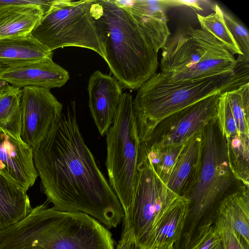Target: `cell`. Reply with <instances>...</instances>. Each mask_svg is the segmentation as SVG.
I'll return each mask as SVG.
<instances>
[{
    "label": "cell",
    "instance_id": "6da1fadb",
    "mask_svg": "<svg viewBox=\"0 0 249 249\" xmlns=\"http://www.w3.org/2000/svg\"><path fill=\"white\" fill-rule=\"evenodd\" d=\"M33 159L42 191L55 209L86 213L108 229L124 218L117 196L85 143L74 102L33 149Z\"/></svg>",
    "mask_w": 249,
    "mask_h": 249
},
{
    "label": "cell",
    "instance_id": "7a4b0ae2",
    "mask_svg": "<svg viewBox=\"0 0 249 249\" xmlns=\"http://www.w3.org/2000/svg\"><path fill=\"white\" fill-rule=\"evenodd\" d=\"M113 76L122 88L138 89L156 73L158 51L131 13L115 0H94L91 8Z\"/></svg>",
    "mask_w": 249,
    "mask_h": 249
},
{
    "label": "cell",
    "instance_id": "3957f363",
    "mask_svg": "<svg viewBox=\"0 0 249 249\" xmlns=\"http://www.w3.org/2000/svg\"><path fill=\"white\" fill-rule=\"evenodd\" d=\"M0 249H115L110 231L86 213L49 207L47 202L0 231Z\"/></svg>",
    "mask_w": 249,
    "mask_h": 249
},
{
    "label": "cell",
    "instance_id": "277c9868",
    "mask_svg": "<svg viewBox=\"0 0 249 249\" xmlns=\"http://www.w3.org/2000/svg\"><path fill=\"white\" fill-rule=\"evenodd\" d=\"M249 83V68L197 81L172 82L160 72L138 89L133 100L140 142L146 141L163 119L204 98L235 89Z\"/></svg>",
    "mask_w": 249,
    "mask_h": 249
},
{
    "label": "cell",
    "instance_id": "5b68a950",
    "mask_svg": "<svg viewBox=\"0 0 249 249\" xmlns=\"http://www.w3.org/2000/svg\"><path fill=\"white\" fill-rule=\"evenodd\" d=\"M161 50L160 72L172 82L231 73L244 63L238 62L220 41L201 28L178 32Z\"/></svg>",
    "mask_w": 249,
    "mask_h": 249
},
{
    "label": "cell",
    "instance_id": "8992f818",
    "mask_svg": "<svg viewBox=\"0 0 249 249\" xmlns=\"http://www.w3.org/2000/svg\"><path fill=\"white\" fill-rule=\"evenodd\" d=\"M128 92L123 93L112 124L106 134V161L109 183L117 196L124 215L131 205L138 178L140 141Z\"/></svg>",
    "mask_w": 249,
    "mask_h": 249
},
{
    "label": "cell",
    "instance_id": "52a82bcc",
    "mask_svg": "<svg viewBox=\"0 0 249 249\" xmlns=\"http://www.w3.org/2000/svg\"><path fill=\"white\" fill-rule=\"evenodd\" d=\"M201 168L198 182L188 199L190 201L186 236L200 224L208 222L207 216L235 179L228 162L226 139L217 117L203 129Z\"/></svg>",
    "mask_w": 249,
    "mask_h": 249
},
{
    "label": "cell",
    "instance_id": "ba28073f",
    "mask_svg": "<svg viewBox=\"0 0 249 249\" xmlns=\"http://www.w3.org/2000/svg\"><path fill=\"white\" fill-rule=\"evenodd\" d=\"M93 0H51L31 35L52 52L65 47H78L92 50L104 58L91 13Z\"/></svg>",
    "mask_w": 249,
    "mask_h": 249
},
{
    "label": "cell",
    "instance_id": "9c48e42d",
    "mask_svg": "<svg viewBox=\"0 0 249 249\" xmlns=\"http://www.w3.org/2000/svg\"><path fill=\"white\" fill-rule=\"evenodd\" d=\"M138 178L133 199L124 223L145 249L156 225L167 206L178 196L170 190L155 172L139 145Z\"/></svg>",
    "mask_w": 249,
    "mask_h": 249
},
{
    "label": "cell",
    "instance_id": "30bf717a",
    "mask_svg": "<svg viewBox=\"0 0 249 249\" xmlns=\"http://www.w3.org/2000/svg\"><path fill=\"white\" fill-rule=\"evenodd\" d=\"M216 93L178 110L161 121L144 142L160 145H181L217 116Z\"/></svg>",
    "mask_w": 249,
    "mask_h": 249
},
{
    "label": "cell",
    "instance_id": "8fae6325",
    "mask_svg": "<svg viewBox=\"0 0 249 249\" xmlns=\"http://www.w3.org/2000/svg\"><path fill=\"white\" fill-rule=\"evenodd\" d=\"M63 105L50 89L35 87L22 89L21 132L23 141L33 149L46 138L61 116Z\"/></svg>",
    "mask_w": 249,
    "mask_h": 249
},
{
    "label": "cell",
    "instance_id": "7c38bea8",
    "mask_svg": "<svg viewBox=\"0 0 249 249\" xmlns=\"http://www.w3.org/2000/svg\"><path fill=\"white\" fill-rule=\"evenodd\" d=\"M88 91L91 117L104 136L113 123L123 93L122 87L113 76L96 71L89 77Z\"/></svg>",
    "mask_w": 249,
    "mask_h": 249
},
{
    "label": "cell",
    "instance_id": "4fadbf2b",
    "mask_svg": "<svg viewBox=\"0 0 249 249\" xmlns=\"http://www.w3.org/2000/svg\"><path fill=\"white\" fill-rule=\"evenodd\" d=\"M0 174L25 190L35 182L38 174L33 149L22 140L0 130Z\"/></svg>",
    "mask_w": 249,
    "mask_h": 249
},
{
    "label": "cell",
    "instance_id": "5bb4252c",
    "mask_svg": "<svg viewBox=\"0 0 249 249\" xmlns=\"http://www.w3.org/2000/svg\"><path fill=\"white\" fill-rule=\"evenodd\" d=\"M203 130L183 144L169 176L166 185L178 196L188 198L198 182L202 165Z\"/></svg>",
    "mask_w": 249,
    "mask_h": 249
},
{
    "label": "cell",
    "instance_id": "9a60e30c",
    "mask_svg": "<svg viewBox=\"0 0 249 249\" xmlns=\"http://www.w3.org/2000/svg\"><path fill=\"white\" fill-rule=\"evenodd\" d=\"M69 78V72L55 63L52 57L19 66L7 67L0 74V80L20 89L25 87L48 89L60 88Z\"/></svg>",
    "mask_w": 249,
    "mask_h": 249
},
{
    "label": "cell",
    "instance_id": "2e32d148",
    "mask_svg": "<svg viewBox=\"0 0 249 249\" xmlns=\"http://www.w3.org/2000/svg\"><path fill=\"white\" fill-rule=\"evenodd\" d=\"M115 1L131 13L158 52L163 48L170 35L165 13L167 0Z\"/></svg>",
    "mask_w": 249,
    "mask_h": 249
},
{
    "label": "cell",
    "instance_id": "e0dca14e",
    "mask_svg": "<svg viewBox=\"0 0 249 249\" xmlns=\"http://www.w3.org/2000/svg\"><path fill=\"white\" fill-rule=\"evenodd\" d=\"M50 1L29 0L26 3L0 7V39L30 35L49 7Z\"/></svg>",
    "mask_w": 249,
    "mask_h": 249
},
{
    "label": "cell",
    "instance_id": "ac0fdd59",
    "mask_svg": "<svg viewBox=\"0 0 249 249\" xmlns=\"http://www.w3.org/2000/svg\"><path fill=\"white\" fill-rule=\"evenodd\" d=\"M190 201L178 196L166 208L159 220L145 249H157L175 245L179 240L187 220Z\"/></svg>",
    "mask_w": 249,
    "mask_h": 249
},
{
    "label": "cell",
    "instance_id": "d6986e66",
    "mask_svg": "<svg viewBox=\"0 0 249 249\" xmlns=\"http://www.w3.org/2000/svg\"><path fill=\"white\" fill-rule=\"evenodd\" d=\"M53 52L31 34L0 39V64L14 67L53 58Z\"/></svg>",
    "mask_w": 249,
    "mask_h": 249
},
{
    "label": "cell",
    "instance_id": "ffe728a7",
    "mask_svg": "<svg viewBox=\"0 0 249 249\" xmlns=\"http://www.w3.org/2000/svg\"><path fill=\"white\" fill-rule=\"evenodd\" d=\"M25 190L0 174V231L25 218L32 210Z\"/></svg>",
    "mask_w": 249,
    "mask_h": 249
},
{
    "label": "cell",
    "instance_id": "44dd1931",
    "mask_svg": "<svg viewBox=\"0 0 249 249\" xmlns=\"http://www.w3.org/2000/svg\"><path fill=\"white\" fill-rule=\"evenodd\" d=\"M215 213L223 215L249 243V186L243 185L219 202Z\"/></svg>",
    "mask_w": 249,
    "mask_h": 249
},
{
    "label": "cell",
    "instance_id": "7402d4cb",
    "mask_svg": "<svg viewBox=\"0 0 249 249\" xmlns=\"http://www.w3.org/2000/svg\"><path fill=\"white\" fill-rule=\"evenodd\" d=\"M21 95L22 89L6 82L0 95V130L18 140H22Z\"/></svg>",
    "mask_w": 249,
    "mask_h": 249
},
{
    "label": "cell",
    "instance_id": "603a6c76",
    "mask_svg": "<svg viewBox=\"0 0 249 249\" xmlns=\"http://www.w3.org/2000/svg\"><path fill=\"white\" fill-rule=\"evenodd\" d=\"M226 139L230 169L235 179L249 186V136L236 134Z\"/></svg>",
    "mask_w": 249,
    "mask_h": 249
},
{
    "label": "cell",
    "instance_id": "cb8c5ba5",
    "mask_svg": "<svg viewBox=\"0 0 249 249\" xmlns=\"http://www.w3.org/2000/svg\"><path fill=\"white\" fill-rule=\"evenodd\" d=\"M183 145H160L147 142L140 143L155 172L166 185Z\"/></svg>",
    "mask_w": 249,
    "mask_h": 249
},
{
    "label": "cell",
    "instance_id": "d4e9b609",
    "mask_svg": "<svg viewBox=\"0 0 249 249\" xmlns=\"http://www.w3.org/2000/svg\"><path fill=\"white\" fill-rule=\"evenodd\" d=\"M197 18L201 29L208 32L220 41L233 55L237 54L238 62H246L225 23L223 11L217 4H215L214 13L207 16L197 14Z\"/></svg>",
    "mask_w": 249,
    "mask_h": 249
},
{
    "label": "cell",
    "instance_id": "484cf974",
    "mask_svg": "<svg viewBox=\"0 0 249 249\" xmlns=\"http://www.w3.org/2000/svg\"><path fill=\"white\" fill-rule=\"evenodd\" d=\"M239 134L249 136V83L226 92Z\"/></svg>",
    "mask_w": 249,
    "mask_h": 249
},
{
    "label": "cell",
    "instance_id": "4316f807",
    "mask_svg": "<svg viewBox=\"0 0 249 249\" xmlns=\"http://www.w3.org/2000/svg\"><path fill=\"white\" fill-rule=\"evenodd\" d=\"M184 241L183 249H224L221 235L213 221L199 225Z\"/></svg>",
    "mask_w": 249,
    "mask_h": 249
},
{
    "label": "cell",
    "instance_id": "83f0119b",
    "mask_svg": "<svg viewBox=\"0 0 249 249\" xmlns=\"http://www.w3.org/2000/svg\"><path fill=\"white\" fill-rule=\"evenodd\" d=\"M213 224L221 235L224 249H249V243L223 215L215 213Z\"/></svg>",
    "mask_w": 249,
    "mask_h": 249
},
{
    "label": "cell",
    "instance_id": "f1b7e54d",
    "mask_svg": "<svg viewBox=\"0 0 249 249\" xmlns=\"http://www.w3.org/2000/svg\"><path fill=\"white\" fill-rule=\"evenodd\" d=\"M225 23L241 52L244 60L249 61V35L247 29L229 14L223 11Z\"/></svg>",
    "mask_w": 249,
    "mask_h": 249
},
{
    "label": "cell",
    "instance_id": "f546056e",
    "mask_svg": "<svg viewBox=\"0 0 249 249\" xmlns=\"http://www.w3.org/2000/svg\"><path fill=\"white\" fill-rule=\"evenodd\" d=\"M115 249H143L137 242L132 231L124 223L121 239Z\"/></svg>",
    "mask_w": 249,
    "mask_h": 249
},
{
    "label": "cell",
    "instance_id": "4dcf8cb0",
    "mask_svg": "<svg viewBox=\"0 0 249 249\" xmlns=\"http://www.w3.org/2000/svg\"><path fill=\"white\" fill-rule=\"evenodd\" d=\"M29 0H0V7L14 4L23 3L28 2Z\"/></svg>",
    "mask_w": 249,
    "mask_h": 249
},
{
    "label": "cell",
    "instance_id": "1f68e13d",
    "mask_svg": "<svg viewBox=\"0 0 249 249\" xmlns=\"http://www.w3.org/2000/svg\"><path fill=\"white\" fill-rule=\"evenodd\" d=\"M157 249H175L174 245H169L165 246L162 247Z\"/></svg>",
    "mask_w": 249,
    "mask_h": 249
},
{
    "label": "cell",
    "instance_id": "d6a6232c",
    "mask_svg": "<svg viewBox=\"0 0 249 249\" xmlns=\"http://www.w3.org/2000/svg\"><path fill=\"white\" fill-rule=\"evenodd\" d=\"M5 84V82L0 80V95L1 93L3 88Z\"/></svg>",
    "mask_w": 249,
    "mask_h": 249
},
{
    "label": "cell",
    "instance_id": "836d02e7",
    "mask_svg": "<svg viewBox=\"0 0 249 249\" xmlns=\"http://www.w3.org/2000/svg\"><path fill=\"white\" fill-rule=\"evenodd\" d=\"M7 67L2 64H0V74L7 68Z\"/></svg>",
    "mask_w": 249,
    "mask_h": 249
}]
</instances>
